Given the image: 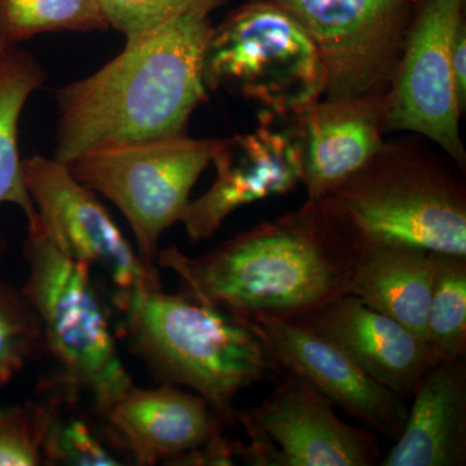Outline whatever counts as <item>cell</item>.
<instances>
[{
	"mask_svg": "<svg viewBox=\"0 0 466 466\" xmlns=\"http://www.w3.org/2000/svg\"><path fill=\"white\" fill-rule=\"evenodd\" d=\"M357 250L318 201L253 227L191 258L159 250L157 266L179 278L187 299L245 319L299 320L348 294Z\"/></svg>",
	"mask_w": 466,
	"mask_h": 466,
	"instance_id": "1",
	"label": "cell"
},
{
	"mask_svg": "<svg viewBox=\"0 0 466 466\" xmlns=\"http://www.w3.org/2000/svg\"><path fill=\"white\" fill-rule=\"evenodd\" d=\"M214 26L191 14L127 39L94 75L58 87L52 157L70 164L87 150L183 135L207 99L204 61Z\"/></svg>",
	"mask_w": 466,
	"mask_h": 466,
	"instance_id": "2",
	"label": "cell"
},
{
	"mask_svg": "<svg viewBox=\"0 0 466 466\" xmlns=\"http://www.w3.org/2000/svg\"><path fill=\"white\" fill-rule=\"evenodd\" d=\"M131 351L158 382L201 395L223 424L238 425V394L280 372L240 318L162 288L116 291Z\"/></svg>",
	"mask_w": 466,
	"mask_h": 466,
	"instance_id": "3",
	"label": "cell"
},
{
	"mask_svg": "<svg viewBox=\"0 0 466 466\" xmlns=\"http://www.w3.org/2000/svg\"><path fill=\"white\" fill-rule=\"evenodd\" d=\"M318 202L355 250L410 247L466 256L464 183L413 150L386 144Z\"/></svg>",
	"mask_w": 466,
	"mask_h": 466,
	"instance_id": "4",
	"label": "cell"
},
{
	"mask_svg": "<svg viewBox=\"0 0 466 466\" xmlns=\"http://www.w3.org/2000/svg\"><path fill=\"white\" fill-rule=\"evenodd\" d=\"M27 229L29 275L21 289L41 319L43 349L54 361L51 388L69 406L87 398L106 419L134 381L119 357L91 268L61 254L39 220Z\"/></svg>",
	"mask_w": 466,
	"mask_h": 466,
	"instance_id": "5",
	"label": "cell"
},
{
	"mask_svg": "<svg viewBox=\"0 0 466 466\" xmlns=\"http://www.w3.org/2000/svg\"><path fill=\"white\" fill-rule=\"evenodd\" d=\"M207 88L235 92L265 115L296 118L324 96L314 43L275 0H251L214 27L204 61Z\"/></svg>",
	"mask_w": 466,
	"mask_h": 466,
	"instance_id": "6",
	"label": "cell"
},
{
	"mask_svg": "<svg viewBox=\"0 0 466 466\" xmlns=\"http://www.w3.org/2000/svg\"><path fill=\"white\" fill-rule=\"evenodd\" d=\"M217 142L177 135L100 147L67 165L79 182L121 210L140 258L158 271L159 240L182 219L189 193L210 164Z\"/></svg>",
	"mask_w": 466,
	"mask_h": 466,
	"instance_id": "7",
	"label": "cell"
},
{
	"mask_svg": "<svg viewBox=\"0 0 466 466\" xmlns=\"http://www.w3.org/2000/svg\"><path fill=\"white\" fill-rule=\"evenodd\" d=\"M317 48L325 99L388 91L412 18V0H275Z\"/></svg>",
	"mask_w": 466,
	"mask_h": 466,
	"instance_id": "8",
	"label": "cell"
},
{
	"mask_svg": "<svg viewBox=\"0 0 466 466\" xmlns=\"http://www.w3.org/2000/svg\"><path fill=\"white\" fill-rule=\"evenodd\" d=\"M464 0H422L410 23L400 64L383 100V133L408 131L428 137L464 168L452 46Z\"/></svg>",
	"mask_w": 466,
	"mask_h": 466,
	"instance_id": "9",
	"label": "cell"
},
{
	"mask_svg": "<svg viewBox=\"0 0 466 466\" xmlns=\"http://www.w3.org/2000/svg\"><path fill=\"white\" fill-rule=\"evenodd\" d=\"M23 175L39 222L61 254L90 268L97 267L116 291L162 288L159 271L143 262L109 211L76 179L69 165L34 155L24 159Z\"/></svg>",
	"mask_w": 466,
	"mask_h": 466,
	"instance_id": "10",
	"label": "cell"
},
{
	"mask_svg": "<svg viewBox=\"0 0 466 466\" xmlns=\"http://www.w3.org/2000/svg\"><path fill=\"white\" fill-rule=\"evenodd\" d=\"M276 116H260L249 134L218 139L213 186L189 201L180 223L193 241L216 235L233 211L272 196L293 191L303 179V139L299 116L288 127H275Z\"/></svg>",
	"mask_w": 466,
	"mask_h": 466,
	"instance_id": "11",
	"label": "cell"
},
{
	"mask_svg": "<svg viewBox=\"0 0 466 466\" xmlns=\"http://www.w3.org/2000/svg\"><path fill=\"white\" fill-rule=\"evenodd\" d=\"M284 372L319 392L372 433L397 441L408 416L407 400L376 381L332 342L291 319L245 318Z\"/></svg>",
	"mask_w": 466,
	"mask_h": 466,
	"instance_id": "12",
	"label": "cell"
},
{
	"mask_svg": "<svg viewBox=\"0 0 466 466\" xmlns=\"http://www.w3.org/2000/svg\"><path fill=\"white\" fill-rule=\"evenodd\" d=\"M268 441L267 466H373L376 434L342 421L319 392L284 372V380L257 407L238 410Z\"/></svg>",
	"mask_w": 466,
	"mask_h": 466,
	"instance_id": "13",
	"label": "cell"
},
{
	"mask_svg": "<svg viewBox=\"0 0 466 466\" xmlns=\"http://www.w3.org/2000/svg\"><path fill=\"white\" fill-rule=\"evenodd\" d=\"M297 321L404 400L412 397L422 377L440 361L425 339L354 294H343Z\"/></svg>",
	"mask_w": 466,
	"mask_h": 466,
	"instance_id": "14",
	"label": "cell"
},
{
	"mask_svg": "<svg viewBox=\"0 0 466 466\" xmlns=\"http://www.w3.org/2000/svg\"><path fill=\"white\" fill-rule=\"evenodd\" d=\"M106 420L110 437L139 466L170 465L222 433L226 426L201 395L167 383L155 389L134 385Z\"/></svg>",
	"mask_w": 466,
	"mask_h": 466,
	"instance_id": "15",
	"label": "cell"
},
{
	"mask_svg": "<svg viewBox=\"0 0 466 466\" xmlns=\"http://www.w3.org/2000/svg\"><path fill=\"white\" fill-rule=\"evenodd\" d=\"M385 92L319 100L299 116L308 201H318L349 179L386 147Z\"/></svg>",
	"mask_w": 466,
	"mask_h": 466,
	"instance_id": "16",
	"label": "cell"
},
{
	"mask_svg": "<svg viewBox=\"0 0 466 466\" xmlns=\"http://www.w3.org/2000/svg\"><path fill=\"white\" fill-rule=\"evenodd\" d=\"M410 400L403 431L379 465H466V358L438 361Z\"/></svg>",
	"mask_w": 466,
	"mask_h": 466,
	"instance_id": "17",
	"label": "cell"
},
{
	"mask_svg": "<svg viewBox=\"0 0 466 466\" xmlns=\"http://www.w3.org/2000/svg\"><path fill=\"white\" fill-rule=\"evenodd\" d=\"M433 275L431 251L410 247L364 248L357 250L348 294L400 321L426 341Z\"/></svg>",
	"mask_w": 466,
	"mask_h": 466,
	"instance_id": "18",
	"label": "cell"
},
{
	"mask_svg": "<svg viewBox=\"0 0 466 466\" xmlns=\"http://www.w3.org/2000/svg\"><path fill=\"white\" fill-rule=\"evenodd\" d=\"M47 78L42 64L26 51L9 48L0 57V204L17 205L27 227L39 220L24 182L23 161L18 156V121L27 99ZM7 249L0 232V258Z\"/></svg>",
	"mask_w": 466,
	"mask_h": 466,
	"instance_id": "19",
	"label": "cell"
},
{
	"mask_svg": "<svg viewBox=\"0 0 466 466\" xmlns=\"http://www.w3.org/2000/svg\"><path fill=\"white\" fill-rule=\"evenodd\" d=\"M108 27L100 0H0V41L8 48L39 34Z\"/></svg>",
	"mask_w": 466,
	"mask_h": 466,
	"instance_id": "20",
	"label": "cell"
},
{
	"mask_svg": "<svg viewBox=\"0 0 466 466\" xmlns=\"http://www.w3.org/2000/svg\"><path fill=\"white\" fill-rule=\"evenodd\" d=\"M426 341L438 360L466 358V256L433 253Z\"/></svg>",
	"mask_w": 466,
	"mask_h": 466,
	"instance_id": "21",
	"label": "cell"
},
{
	"mask_svg": "<svg viewBox=\"0 0 466 466\" xmlns=\"http://www.w3.org/2000/svg\"><path fill=\"white\" fill-rule=\"evenodd\" d=\"M43 350L41 319L21 288L0 281V389Z\"/></svg>",
	"mask_w": 466,
	"mask_h": 466,
	"instance_id": "22",
	"label": "cell"
},
{
	"mask_svg": "<svg viewBox=\"0 0 466 466\" xmlns=\"http://www.w3.org/2000/svg\"><path fill=\"white\" fill-rule=\"evenodd\" d=\"M43 465L116 466L121 460L96 437L86 420L64 415L52 397L51 413L42 444Z\"/></svg>",
	"mask_w": 466,
	"mask_h": 466,
	"instance_id": "23",
	"label": "cell"
},
{
	"mask_svg": "<svg viewBox=\"0 0 466 466\" xmlns=\"http://www.w3.org/2000/svg\"><path fill=\"white\" fill-rule=\"evenodd\" d=\"M51 400L41 404H0V466L43 465L42 444Z\"/></svg>",
	"mask_w": 466,
	"mask_h": 466,
	"instance_id": "24",
	"label": "cell"
},
{
	"mask_svg": "<svg viewBox=\"0 0 466 466\" xmlns=\"http://www.w3.org/2000/svg\"><path fill=\"white\" fill-rule=\"evenodd\" d=\"M100 3L109 27L124 34L127 41L186 15H210L225 0H100Z\"/></svg>",
	"mask_w": 466,
	"mask_h": 466,
	"instance_id": "25",
	"label": "cell"
},
{
	"mask_svg": "<svg viewBox=\"0 0 466 466\" xmlns=\"http://www.w3.org/2000/svg\"><path fill=\"white\" fill-rule=\"evenodd\" d=\"M241 441H231L222 433L214 435L198 449L189 451L175 459L170 465L177 466H228L238 459Z\"/></svg>",
	"mask_w": 466,
	"mask_h": 466,
	"instance_id": "26",
	"label": "cell"
},
{
	"mask_svg": "<svg viewBox=\"0 0 466 466\" xmlns=\"http://www.w3.org/2000/svg\"><path fill=\"white\" fill-rule=\"evenodd\" d=\"M452 72L462 112L466 108V26L462 23L452 46Z\"/></svg>",
	"mask_w": 466,
	"mask_h": 466,
	"instance_id": "27",
	"label": "cell"
},
{
	"mask_svg": "<svg viewBox=\"0 0 466 466\" xmlns=\"http://www.w3.org/2000/svg\"><path fill=\"white\" fill-rule=\"evenodd\" d=\"M9 48L7 47V46H5V43L0 41V57H2L3 55H5V52H7Z\"/></svg>",
	"mask_w": 466,
	"mask_h": 466,
	"instance_id": "28",
	"label": "cell"
}]
</instances>
